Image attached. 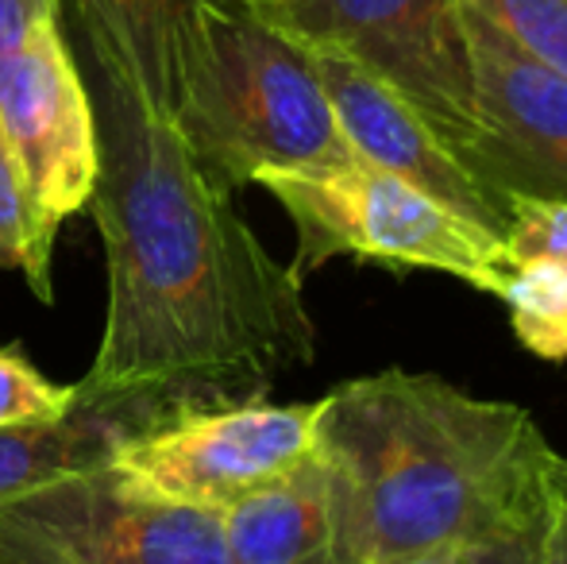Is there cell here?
I'll return each mask as SVG.
<instances>
[{
    "mask_svg": "<svg viewBox=\"0 0 567 564\" xmlns=\"http://www.w3.org/2000/svg\"><path fill=\"white\" fill-rule=\"evenodd\" d=\"M101 174L93 217L109 259V314L82 383L163 387L213 402L262 399L275 376L317 356V329L293 275L251 233L155 116L101 82Z\"/></svg>",
    "mask_w": 567,
    "mask_h": 564,
    "instance_id": "cell-1",
    "label": "cell"
},
{
    "mask_svg": "<svg viewBox=\"0 0 567 564\" xmlns=\"http://www.w3.org/2000/svg\"><path fill=\"white\" fill-rule=\"evenodd\" d=\"M313 457L329 480L332 564H371L545 519L560 452L517 402L386 368L317 402Z\"/></svg>",
    "mask_w": 567,
    "mask_h": 564,
    "instance_id": "cell-2",
    "label": "cell"
},
{
    "mask_svg": "<svg viewBox=\"0 0 567 564\" xmlns=\"http://www.w3.org/2000/svg\"><path fill=\"white\" fill-rule=\"evenodd\" d=\"M174 129L228 194L270 174L332 171L355 158L309 51L244 0L197 8Z\"/></svg>",
    "mask_w": 567,
    "mask_h": 564,
    "instance_id": "cell-3",
    "label": "cell"
},
{
    "mask_svg": "<svg viewBox=\"0 0 567 564\" xmlns=\"http://www.w3.org/2000/svg\"><path fill=\"white\" fill-rule=\"evenodd\" d=\"M259 186L298 228V256L290 264L298 279L348 256L359 264L441 271L498 294L514 267L498 236L363 158L332 171L270 174Z\"/></svg>",
    "mask_w": 567,
    "mask_h": 564,
    "instance_id": "cell-4",
    "label": "cell"
},
{
    "mask_svg": "<svg viewBox=\"0 0 567 564\" xmlns=\"http://www.w3.org/2000/svg\"><path fill=\"white\" fill-rule=\"evenodd\" d=\"M262 20L329 47L398 93L463 163L475 140V66L460 0H262Z\"/></svg>",
    "mask_w": 567,
    "mask_h": 564,
    "instance_id": "cell-5",
    "label": "cell"
},
{
    "mask_svg": "<svg viewBox=\"0 0 567 564\" xmlns=\"http://www.w3.org/2000/svg\"><path fill=\"white\" fill-rule=\"evenodd\" d=\"M0 564H231L220 514L158 503L113 468L0 503Z\"/></svg>",
    "mask_w": 567,
    "mask_h": 564,
    "instance_id": "cell-6",
    "label": "cell"
},
{
    "mask_svg": "<svg viewBox=\"0 0 567 564\" xmlns=\"http://www.w3.org/2000/svg\"><path fill=\"white\" fill-rule=\"evenodd\" d=\"M317 402H213L143 429L113 457V472L158 503L220 514L313 452Z\"/></svg>",
    "mask_w": 567,
    "mask_h": 564,
    "instance_id": "cell-7",
    "label": "cell"
},
{
    "mask_svg": "<svg viewBox=\"0 0 567 564\" xmlns=\"http://www.w3.org/2000/svg\"><path fill=\"white\" fill-rule=\"evenodd\" d=\"M0 140L43 225L59 236L62 221L90 205L101 174L97 113L62 20L43 23L16 51L0 54Z\"/></svg>",
    "mask_w": 567,
    "mask_h": 564,
    "instance_id": "cell-8",
    "label": "cell"
},
{
    "mask_svg": "<svg viewBox=\"0 0 567 564\" xmlns=\"http://www.w3.org/2000/svg\"><path fill=\"white\" fill-rule=\"evenodd\" d=\"M475 66V140L463 166L498 197L567 202V74L529 59L460 4Z\"/></svg>",
    "mask_w": 567,
    "mask_h": 564,
    "instance_id": "cell-9",
    "label": "cell"
},
{
    "mask_svg": "<svg viewBox=\"0 0 567 564\" xmlns=\"http://www.w3.org/2000/svg\"><path fill=\"white\" fill-rule=\"evenodd\" d=\"M313 70L324 85V98L332 105V116L340 124V136L351 147V155L371 166L398 174L410 186L425 189L463 221L478 225L491 236H506L509 202L486 189L467 166L455 158V151L398 98L390 85H382L374 74L343 59L329 47H306Z\"/></svg>",
    "mask_w": 567,
    "mask_h": 564,
    "instance_id": "cell-10",
    "label": "cell"
},
{
    "mask_svg": "<svg viewBox=\"0 0 567 564\" xmlns=\"http://www.w3.org/2000/svg\"><path fill=\"white\" fill-rule=\"evenodd\" d=\"M202 402L163 387H101L78 383V399L51 422L0 425V503L54 483L62 475L109 468L113 457L143 429Z\"/></svg>",
    "mask_w": 567,
    "mask_h": 564,
    "instance_id": "cell-11",
    "label": "cell"
},
{
    "mask_svg": "<svg viewBox=\"0 0 567 564\" xmlns=\"http://www.w3.org/2000/svg\"><path fill=\"white\" fill-rule=\"evenodd\" d=\"M205 0H59L97 66V82L174 121L189 31Z\"/></svg>",
    "mask_w": 567,
    "mask_h": 564,
    "instance_id": "cell-12",
    "label": "cell"
},
{
    "mask_svg": "<svg viewBox=\"0 0 567 564\" xmlns=\"http://www.w3.org/2000/svg\"><path fill=\"white\" fill-rule=\"evenodd\" d=\"M231 564H332V503L321 460L239 495L220 511Z\"/></svg>",
    "mask_w": 567,
    "mask_h": 564,
    "instance_id": "cell-13",
    "label": "cell"
},
{
    "mask_svg": "<svg viewBox=\"0 0 567 564\" xmlns=\"http://www.w3.org/2000/svg\"><path fill=\"white\" fill-rule=\"evenodd\" d=\"M498 298L509 309L517 340L540 360H567V267L525 259L514 264Z\"/></svg>",
    "mask_w": 567,
    "mask_h": 564,
    "instance_id": "cell-14",
    "label": "cell"
},
{
    "mask_svg": "<svg viewBox=\"0 0 567 564\" xmlns=\"http://www.w3.org/2000/svg\"><path fill=\"white\" fill-rule=\"evenodd\" d=\"M54 233L43 225L12 151L0 140V267H20L43 301H51Z\"/></svg>",
    "mask_w": 567,
    "mask_h": 564,
    "instance_id": "cell-15",
    "label": "cell"
},
{
    "mask_svg": "<svg viewBox=\"0 0 567 564\" xmlns=\"http://www.w3.org/2000/svg\"><path fill=\"white\" fill-rule=\"evenodd\" d=\"M522 47L529 59L567 74V0H460Z\"/></svg>",
    "mask_w": 567,
    "mask_h": 564,
    "instance_id": "cell-16",
    "label": "cell"
},
{
    "mask_svg": "<svg viewBox=\"0 0 567 564\" xmlns=\"http://www.w3.org/2000/svg\"><path fill=\"white\" fill-rule=\"evenodd\" d=\"M78 399V383H51L20 348H0V425L51 422Z\"/></svg>",
    "mask_w": 567,
    "mask_h": 564,
    "instance_id": "cell-17",
    "label": "cell"
},
{
    "mask_svg": "<svg viewBox=\"0 0 567 564\" xmlns=\"http://www.w3.org/2000/svg\"><path fill=\"white\" fill-rule=\"evenodd\" d=\"M502 244L509 252V264L545 259L567 267V202L509 197V225Z\"/></svg>",
    "mask_w": 567,
    "mask_h": 564,
    "instance_id": "cell-18",
    "label": "cell"
},
{
    "mask_svg": "<svg viewBox=\"0 0 567 564\" xmlns=\"http://www.w3.org/2000/svg\"><path fill=\"white\" fill-rule=\"evenodd\" d=\"M540 526H545V519L467 545L463 564H540Z\"/></svg>",
    "mask_w": 567,
    "mask_h": 564,
    "instance_id": "cell-19",
    "label": "cell"
},
{
    "mask_svg": "<svg viewBox=\"0 0 567 564\" xmlns=\"http://www.w3.org/2000/svg\"><path fill=\"white\" fill-rule=\"evenodd\" d=\"M59 20V0H0V54L16 51L43 23Z\"/></svg>",
    "mask_w": 567,
    "mask_h": 564,
    "instance_id": "cell-20",
    "label": "cell"
},
{
    "mask_svg": "<svg viewBox=\"0 0 567 564\" xmlns=\"http://www.w3.org/2000/svg\"><path fill=\"white\" fill-rule=\"evenodd\" d=\"M540 564H567V499L556 488L540 526Z\"/></svg>",
    "mask_w": 567,
    "mask_h": 564,
    "instance_id": "cell-21",
    "label": "cell"
},
{
    "mask_svg": "<svg viewBox=\"0 0 567 564\" xmlns=\"http://www.w3.org/2000/svg\"><path fill=\"white\" fill-rule=\"evenodd\" d=\"M371 564H463V550H436V553H410V557H386Z\"/></svg>",
    "mask_w": 567,
    "mask_h": 564,
    "instance_id": "cell-22",
    "label": "cell"
},
{
    "mask_svg": "<svg viewBox=\"0 0 567 564\" xmlns=\"http://www.w3.org/2000/svg\"><path fill=\"white\" fill-rule=\"evenodd\" d=\"M553 488L567 499V460L564 457H556V464H553Z\"/></svg>",
    "mask_w": 567,
    "mask_h": 564,
    "instance_id": "cell-23",
    "label": "cell"
},
{
    "mask_svg": "<svg viewBox=\"0 0 567 564\" xmlns=\"http://www.w3.org/2000/svg\"><path fill=\"white\" fill-rule=\"evenodd\" d=\"M244 4H262V0H244Z\"/></svg>",
    "mask_w": 567,
    "mask_h": 564,
    "instance_id": "cell-24",
    "label": "cell"
}]
</instances>
